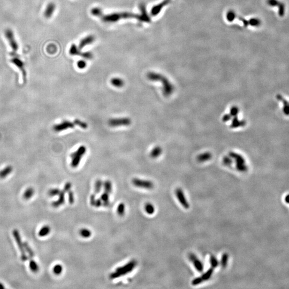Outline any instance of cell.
Wrapping results in <instances>:
<instances>
[{
    "instance_id": "6da1fadb",
    "label": "cell",
    "mask_w": 289,
    "mask_h": 289,
    "mask_svg": "<svg viewBox=\"0 0 289 289\" xmlns=\"http://www.w3.org/2000/svg\"><path fill=\"white\" fill-rule=\"evenodd\" d=\"M147 78L149 80L154 81H159L163 85V92L165 96H169L173 93V86L168 79L160 73L151 72L148 73Z\"/></svg>"
},
{
    "instance_id": "7a4b0ae2",
    "label": "cell",
    "mask_w": 289,
    "mask_h": 289,
    "mask_svg": "<svg viewBox=\"0 0 289 289\" xmlns=\"http://www.w3.org/2000/svg\"><path fill=\"white\" fill-rule=\"evenodd\" d=\"M137 265V262L135 260H132L129 263H127L123 266L118 267L115 271L110 274L109 278L111 280H114L116 278H118L122 276L125 275L134 270L135 267Z\"/></svg>"
},
{
    "instance_id": "3957f363",
    "label": "cell",
    "mask_w": 289,
    "mask_h": 289,
    "mask_svg": "<svg viewBox=\"0 0 289 289\" xmlns=\"http://www.w3.org/2000/svg\"><path fill=\"white\" fill-rule=\"evenodd\" d=\"M136 18L139 19V15L130 13H116L101 16L103 22H118L122 19L127 18Z\"/></svg>"
},
{
    "instance_id": "277c9868",
    "label": "cell",
    "mask_w": 289,
    "mask_h": 289,
    "mask_svg": "<svg viewBox=\"0 0 289 289\" xmlns=\"http://www.w3.org/2000/svg\"><path fill=\"white\" fill-rule=\"evenodd\" d=\"M87 151L86 147L84 145L80 147L71 154V165L72 168H77L80 163L81 160Z\"/></svg>"
},
{
    "instance_id": "5b68a950",
    "label": "cell",
    "mask_w": 289,
    "mask_h": 289,
    "mask_svg": "<svg viewBox=\"0 0 289 289\" xmlns=\"http://www.w3.org/2000/svg\"><path fill=\"white\" fill-rule=\"evenodd\" d=\"M5 36L9 45L14 53L17 52L19 49V46L13 32L11 29H7L5 31Z\"/></svg>"
},
{
    "instance_id": "8992f818",
    "label": "cell",
    "mask_w": 289,
    "mask_h": 289,
    "mask_svg": "<svg viewBox=\"0 0 289 289\" xmlns=\"http://www.w3.org/2000/svg\"><path fill=\"white\" fill-rule=\"evenodd\" d=\"M131 124V120L128 117L111 118L108 120V124L111 127H118L120 126H129Z\"/></svg>"
},
{
    "instance_id": "52a82bcc",
    "label": "cell",
    "mask_w": 289,
    "mask_h": 289,
    "mask_svg": "<svg viewBox=\"0 0 289 289\" xmlns=\"http://www.w3.org/2000/svg\"><path fill=\"white\" fill-rule=\"evenodd\" d=\"M13 237L15 238V239L16 241V243L18 245L20 252L21 253V259L23 261H25L27 260V257L25 250H24V245H23V243L22 241L19 232L18 230L15 229L13 231Z\"/></svg>"
},
{
    "instance_id": "ba28073f",
    "label": "cell",
    "mask_w": 289,
    "mask_h": 289,
    "mask_svg": "<svg viewBox=\"0 0 289 289\" xmlns=\"http://www.w3.org/2000/svg\"><path fill=\"white\" fill-rule=\"evenodd\" d=\"M132 184L135 186L139 188H142L147 190L153 188L154 184L151 181L148 180L141 179L139 178H134L132 181Z\"/></svg>"
},
{
    "instance_id": "9c48e42d",
    "label": "cell",
    "mask_w": 289,
    "mask_h": 289,
    "mask_svg": "<svg viewBox=\"0 0 289 289\" xmlns=\"http://www.w3.org/2000/svg\"><path fill=\"white\" fill-rule=\"evenodd\" d=\"M69 53L71 55H78L82 56L87 60H91L93 58V55L91 52H81L79 48H78L75 44H72L69 50Z\"/></svg>"
},
{
    "instance_id": "30bf717a",
    "label": "cell",
    "mask_w": 289,
    "mask_h": 289,
    "mask_svg": "<svg viewBox=\"0 0 289 289\" xmlns=\"http://www.w3.org/2000/svg\"><path fill=\"white\" fill-rule=\"evenodd\" d=\"M75 124L74 122H72L69 120H64L61 123L55 125L54 126V130L55 132H61L64 130L68 129H72L75 127Z\"/></svg>"
},
{
    "instance_id": "8fae6325",
    "label": "cell",
    "mask_w": 289,
    "mask_h": 289,
    "mask_svg": "<svg viewBox=\"0 0 289 289\" xmlns=\"http://www.w3.org/2000/svg\"><path fill=\"white\" fill-rule=\"evenodd\" d=\"M175 193L180 204L182 205L185 209H188L190 208V204L187 201L186 196H185L182 190L180 188H177L175 192Z\"/></svg>"
},
{
    "instance_id": "7c38bea8",
    "label": "cell",
    "mask_w": 289,
    "mask_h": 289,
    "mask_svg": "<svg viewBox=\"0 0 289 289\" xmlns=\"http://www.w3.org/2000/svg\"><path fill=\"white\" fill-rule=\"evenodd\" d=\"M189 259L191 261L194 267L197 271L201 272L204 270V265L200 260L196 257L194 254L191 253L189 255Z\"/></svg>"
},
{
    "instance_id": "4fadbf2b",
    "label": "cell",
    "mask_w": 289,
    "mask_h": 289,
    "mask_svg": "<svg viewBox=\"0 0 289 289\" xmlns=\"http://www.w3.org/2000/svg\"><path fill=\"white\" fill-rule=\"evenodd\" d=\"M171 1L172 0H164L163 1L160 3L159 4H157V5L153 6V8H151V16H157L161 11L162 9H163L165 5H169Z\"/></svg>"
},
{
    "instance_id": "5bb4252c",
    "label": "cell",
    "mask_w": 289,
    "mask_h": 289,
    "mask_svg": "<svg viewBox=\"0 0 289 289\" xmlns=\"http://www.w3.org/2000/svg\"><path fill=\"white\" fill-rule=\"evenodd\" d=\"M139 7L141 11V14L139 15L138 21L142 22H151V18L149 17V16L147 13L145 5L142 3L140 5Z\"/></svg>"
},
{
    "instance_id": "9a60e30c",
    "label": "cell",
    "mask_w": 289,
    "mask_h": 289,
    "mask_svg": "<svg viewBox=\"0 0 289 289\" xmlns=\"http://www.w3.org/2000/svg\"><path fill=\"white\" fill-rule=\"evenodd\" d=\"M268 3L269 5L274 6L275 5H278L277 7L279 9V15L280 16H283L285 13V5L283 3H282L278 0H268Z\"/></svg>"
},
{
    "instance_id": "2e32d148",
    "label": "cell",
    "mask_w": 289,
    "mask_h": 289,
    "mask_svg": "<svg viewBox=\"0 0 289 289\" xmlns=\"http://www.w3.org/2000/svg\"><path fill=\"white\" fill-rule=\"evenodd\" d=\"M65 192L63 190L61 191L60 194H58V199L57 201H55L52 202V206L54 208H58L60 206L63 205L65 202Z\"/></svg>"
},
{
    "instance_id": "e0dca14e",
    "label": "cell",
    "mask_w": 289,
    "mask_h": 289,
    "mask_svg": "<svg viewBox=\"0 0 289 289\" xmlns=\"http://www.w3.org/2000/svg\"><path fill=\"white\" fill-rule=\"evenodd\" d=\"M55 8H56L55 5L53 2H50L48 3L46 6L44 11V16L45 17L47 18H50L53 15Z\"/></svg>"
},
{
    "instance_id": "ac0fdd59",
    "label": "cell",
    "mask_w": 289,
    "mask_h": 289,
    "mask_svg": "<svg viewBox=\"0 0 289 289\" xmlns=\"http://www.w3.org/2000/svg\"><path fill=\"white\" fill-rule=\"evenodd\" d=\"M94 40H95V38L93 36L91 35V36H87L85 37L83 39H82L80 41L79 45V48L80 49H82L85 46L92 44L94 41Z\"/></svg>"
},
{
    "instance_id": "d6986e66",
    "label": "cell",
    "mask_w": 289,
    "mask_h": 289,
    "mask_svg": "<svg viewBox=\"0 0 289 289\" xmlns=\"http://www.w3.org/2000/svg\"><path fill=\"white\" fill-rule=\"evenodd\" d=\"M110 83H111L112 85H113L116 87H118V88H120V87H123L124 85V82L123 80H122V79L120 78H117V77L112 78L110 80Z\"/></svg>"
},
{
    "instance_id": "ffe728a7",
    "label": "cell",
    "mask_w": 289,
    "mask_h": 289,
    "mask_svg": "<svg viewBox=\"0 0 289 289\" xmlns=\"http://www.w3.org/2000/svg\"><path fill=\"white\" fill-rule=\"evenodd\" d=\"M100 199L103 201V206L104 207H108L110 205L109 201V194L104 192L100 196Z\"/></svg>"
},
{
    "instance_id": "44dd1931",
    "label": "cell",
    "mask_w": 289,
    "mask_h": 289,
    "mask_svg": "<svg viewBox=\"0 0 289 289\" xmlns=\"http://www.w3.org/2000/svg\"><path fill=\"white\" fill-rule=\"evenodd\" d=\"M214 269L211 267V268L209 269L207 271L205 272L204 274H203L201 276H200L202 280L204 282L209 280V279L212 277V276L213 274Z\"/></svg>"
},
{
    "instance_id": "7402d4cb",
    "label": "cell",
    "mask_w": 289,
    "mask_h": 289,
    "mask_svg": "<svg viewBox=\"0 0 289 289\" xmlns=\"http://www.w3.org/2000/svg\"><path fill=\"white\" fill-rule=\"evenodd\" d=\"M50 231L51 229L49 226H45L41 228L40 231L38 233V235L41 237H45L49 235Z\"/></svg>"
},
{
    "instance_id": "603a6c76",
    "label": "cell",
    "mask_w": 289,
    "mask_h": 289,
    "mask_svg": "<svg viewBox=\"0 0 289 289\" xmlns=\"http://www.w3.org/2000/svg\"><path fill=\"white\" fill-rule=\"evenodd\" d=\"M34 193V189L32 187H28L24 192V194H23V197L25 199L28 200V199H31L33 196Z\"/></svg>"
},
{
    "instance_id": "cb8c5ba5",
    "label": "cell",
    "mask_w": 289,
    "mask_h": 289,
    "mask_svg": "<svg viewBox=\"0 0 289 289\" xmlns=\"http://www.w3.org/2000/svg\"><path fill=\"white\" fill-rule=\"evenodd\" d=\"M103 186L104 188V192H107L109 194H110L112 193V186L111 182L109 180H107L104 181V182L103 184Z\"/></svg>"
},
{
    "instance_id": "d4e9b609",
    "label": "cell",
    "mask_w": 289,
    "mask_h": 289,
    "mask_svg": "<svg viewBox=\"0 0 289 289\" xmlns=\"http://www.w3.org/2000/svg\"><path fill=\"white\" fill-rule=\"evenodd\" d=\"M103 183L101 179H98L96 181L95 183V186H94L95 187L94 193L95 194H97L100 193L103 186Z\"/></svg>"
},
{
    "instance_id": "484cf974",
    "label": "cell",
    "mask_w": 289,
    "mask_h": 289,
    "mask_svg": "<svg viewBox=\"0 0 289 289\" xmlns=\"http://www.w3.org/2000/svg\"><path fill=\"white\" fill-rule=\"evenodd\" d=\"M162 153V149L159 146H156L154 147L151 152V156L152 158H157Z\"/></svg>"
},
{
    "instance_id": "4316f807",
    "label": "cell",
    "mask_w": 289,
    "mask_h": 289,
    "mask_svg": "<svg viewBox=\"0 0 289 289\" xmlns=\"http://www.w3.org/2000/svg\"><path fill=\"white\" fill-rule=\"evenodd\" d=\"M29 267L33 272L36 273L39 270V267L34 260H33L32 259H31L29 263Z\"/></svg>"
},
{
    "instance_id": "83f0119b",
    "label": "cell",
    "mask_w": 289,
    "mask_h": 289,
    "mask_svg": "<svg viewBox=\"0 0 289 289\" xmlns=\"http://www.w3.org/2000/svg\"><path fill=\"white\" fill-rule=\"evenodd\" d=\"M144 208L146 213L149 215H152L155 213V207L151 203H147L145 205Z\"/></svg>"
},
{
    "instance_id": "f1b7e54d",
    "label": "cell",
    "mask_w": 289,
    "mask_h": 289,
    "mask_svg": "<svg viewBox=\"0 0 289 289\" xmlns=\"http://www.w3.org/2000/svg\"><path fill=\"white\" fill-rule=\"evenodd\" d=\"M228 260H229L228 254L226 253L223 254L222 257H221V261H220L221 266L223 268H225L226 267H227Z\"/></svg>"
},
{
    "instance_id": "f546056e",
    "label": "cell",
    "mask_w": 289,
    "mask_h": 289,
    "mask_svg": "<svg viewBox=\"0 0 289 289\" xmlns=\"http://www.w3.org/2000/svg\"><path fill=\"white\" fill-rule=\"evenodd\" d=\"M12 170H13L12 167L10 166H8L5 169H3L2 171H0V178H5V177H7L8 175L11 173Z\"/></svg>"
},
{
    "instance_id": "4dcf8cb0",
    "label": "cell",
    "mask_w": 289,
    "mask_h": 289,
    "mask_svg": "<svg viewBox=\"0 0 289 289\" xmlns=\"http://www.w3.org/2000/svg\"><path fill=\"white\" fill-rule=\"evenodd\" d=\"M79 234L80 236L85 238H88L92 236V232L88 229L83 228L80 229L79 231Z\"/></svg>"
},
{
    "instance_id": "1f68e13d",
    "label": "cell",
    "mask_w": 289,
    "mask_h": 289,
    "mask_svg": "<svg viewBox=\"0 0 289 289\" xmlns=\"http://www.w3.org/2000/svg\"><path fill=\"white\" fill-rule=\"evenodd\" d=\"M209 262H210L211 267L213 269L216 268L219 265V261H218V260L214 255L210 256V257L209 258Z\"/></svg>"
},
{
    "instance_id": "d6a6232c",
    "label": "cell",
    "mask_w": 289,
    "mask_h": 289,
    "mask_svg": "<svg viewBox=\"0 0 289 289\" xmlns=\"http://www.w3.org/2000/svg\"><path fill=\"white\" fill-rule=\"evenodd\" d=\"M23 245H24V249L26 250V252L28 254L30 258L32 259L34 257V253L33 251H32V249H31V248L30 247V246H29V245L28 244V243L25 241L23 243Z\"/></svg>"
},
{
    "instance_id": "836d02e7",
    "label": "cell",
    "mask_w": 289,
    "mask_h": 289,
    "mask_svg": "<svg viewBox=\"0 0 289 289\" xmlns=\"http://www.w3.org/2000/svg\"><path fill=\"white\" fill-rule=\"evenodd\" d=\"M117 212L120 216H122L124 215L125 212V205L124 203L122 202L118 205L117 209Z\"/></svg>"
},
{
    "instance_id": "e575fe53",
    "label": "cell",
    "mask_w": 289,
    "mask_h": 289,
    "mask_svg": "<svg viewBox=\"0 0 289 289\" xmlns=\"http://www.w3.org/2000/svg\"><path fill=\"white\" fill-rule=\"evenodd\" d=\"M236 13L233 10H230L227 13V19L229 22H233L236 18Z\"/></svg>"
},
{
    "instance_id": "d590c367",
    "label": "cell",
    "mask_w": 289,
    "mask_h": 289,
    "mask_svg": "<svg viewBox=\"0 0 289 289\" xmlns=\"http://www.w3.org/2000/svg\"><path fill=\"white\" fill-rule=\"evenodd\" d=\"M249 24L252 26H259L261 25V21L258 18H251L249 20Z\"/></svg>"
},
{
    "instance_id": "8d00e7d4",
    "label": "cell",
    "mask_w": 289,
    "mask_h": 289,
    "mask_svg": "<svg viewBox=\"0 0 289 289\" xmlns=\"http://www.w3.org/2000/svg\"><path fill=\"white\" fill-rule=\"evenodd\" d=\"M54 273L56 275H60L63 271V267L61 265H55L53 268Z\"/></svg>"
},
{
    "instance_id": "74e56055",
    "label": "cell",
    "mask_w": 289,
    "mask_h": 289,
    "mask_svg": "<svg viewBox=\"0 0 289 289\" xmlns=\"http://www.w3.org/2000/svg\"><path fill=\"white\" fill-rule=\"evenodd\" d=\"M91 13L94 16L97 17H101L103 15V11L101 9L99 8H94L92 9Z\"/></svg>"
},
{
    "instance_id": "f35d334b",
    "label": "cell",
    "mask_w": 289,
    "mask_h": 289,
    "mask_svg": "<svg viewBox=\"0 0 289 289\" xmlns=\"http://www.w3.org/2000/svg\"><path fill=\"white\" fill-rule=\"evenodd\" d=\"M74 123L75 124L78 125L79 126H80V128H83V129H86L88 127V125L85 123L84 122H83L81 120H78V119H76L74 121Z\"/></svg>"
},
{
    "instance_id": "ab89813d",
    "label": "cell",
    "mask_w": 289,
    "mask_h": 289,
    "mask_svg": "<svg viewBox=\"0 0 289 289\" xmlns=\"http://www.w3.org/2000/svg\"><path fill=\"white\" fill-rule=\"evenodd\" d=\"M61 192V190L58 188H54L49 190L48 191V194L50 196H58Z\"/></svg>"
},
{
    "instance_id": "60d3db41",
    "label": "cell",
    "mask_w": 289,
    "mask_h": 289,
    "mask_svg": "<svg viewBox=\"0 0 289 289\" xmlns=\"http://www.w3.org/2000/svg\"><path fill=\"white\" fill-rule=\"evenodd\" d=\"M67 193H68V201H69V202L71 205H72L75 202L74 193H73V192L71 190L70 191L68 192Z\"/></svg>"
},
{
    "instance_id": "b9f144b4",
    "label": "cell",
    "mask_w": 289,
    "mask_h": 289,
    "mask_svg": "<svg viewBox=\"0 0 289 289\" xmlns=\"http://www.w3.org/2000/svg\"><path fill=\"white\" fill-rule=\"evenodd\" d=\"M203 282V281L201 280V277H198L196 278H194L193 280H192V284L194 286H196V285H198L200 284L201 283H202Z\"/></svg>"
},
{
    "instance_id": "7bdbcfd3",
    "label": "cell",
    "mask_w": 289,
    "mask_h": 289,
    "mask_svg": "<svg viewBox=\"0 0 289 289\" xmlns=\"http://www.w3.org/2000/svg\"><path fill=\"white\" fill-rule=\"evenodd\" d=\"M86 65H87L86 62L84 60H80L77 62V66L80 69H84L86 67Z\"/></svg>"
},
{
    "instance_id": "ee69618b",
    "label": "cell",
    "mask_w": 289,
    "mask_h": 289,
    "mask_svg": "<svg viewBox=\"0 0 289 289\" xmlns=\"http://www.w3.org/2000/svg\"><path fill=\"white\" fill-rule=\"evenodd\" d=\"M96 200H97V198H96V194L95 193L92 194L91 196H90L89 202H90V204L91 205V206L94 207V205H95V202H96Z\"/></svg>"
},
{
    "instance_id": "f6af8a7d",
    "label": "cell",
    "mask_w": 289,
    "mask_h": 289,
    "mask_svg": "<svg viewBox=\"0 0 289 289\" xmlns=\"http://www.w3.org/2000/svg\"><path fill=\"white\" fill-rule=\"evenodd\" d=\"M71 187H72V184L70 182H67L64 186L63 188V191L65 192V193L68 192L69 191H70L71 190Z\"/></svg>"
},
{
    "instance_id": "bcb514c9",
    "label": "cell",
    "mask_w": 289,
    "mask_h": 289,
    "mask_svg": "<svg viewBox=\"0 0 289 289\" xmlns=\"http://www.w3.org/2000/svg\"><path fill=\"white\" fill-rule=\"evenodd\" d=\"M239 19L240 20L241 22H243V25H244V26L245 27H247L248 26H249V20L247 21V20L245 19V18H243L242 17H239Z\"/></svg>"
},
{
    "instance_id": "7dc6e473",
    "label": "cell",
    "mask_w": 289,
    "mask_h": 289,
    "mask_svg": "<svg viewBox=\"0 0 289 289\" xmlns=\"http://www.w3.org/2000/svg\"><path fill=\"white\" fill-rule=\"evenodd\" d=\"M103 206V201L102 200H101L100 198H97V200H96V202H95V204L94 205V207H97V208H99L100 207H101Z\"/></svg>"
},
{
    "instance_id": "c3c4849f",
    "label": "cell",
    "mask_w": 289,
    "mask_h": 289,
    "mask_svg": "<svg viewBox=\"0 0 289 289\" xmlns=\"http://www.w3.org/2000/svg\"><path fill=\"white\" fill-rule=\"evenodd\" d=\"M56 48H55V47L54 45H52V46L50 45L48 48V51L50 53H54V52H56Z\"/></svg>"
},
{
    "instance_id": "681fc988",
    "label": "cell",
    "mask_w": 289,
    "mask_h": 289,
    "mask_svg": "<svg viewBox=\"0 0 289 289\" xmlns=\"http://www.w3.org/2000/svg\"><path fill=\"white\" fill-rule=\"evenodd\" d=\"M5 289V286L3 285V284L1 283H0V289Z\"/></svg>"
}]
</instances>
